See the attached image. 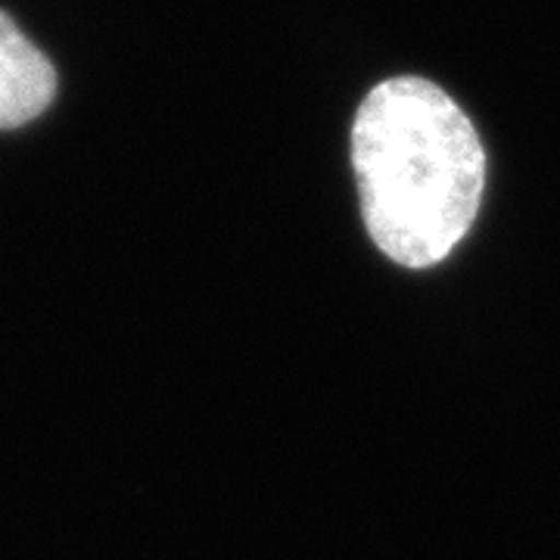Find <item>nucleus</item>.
Listing matches in <instances>:
<instances>
[{
	"mask_svg": "<svg viewBox=\"0 0 560 560\" xmlns=\"http://www.w3.org/2000/svg\"><path fill=\"white\" fill-rule=\"evenodd\" d=\"M57 94L50 60L0 13V128H20L38 119Z\"/></svg>",
	"mask_w": 560,
	"mask_h": 560,
	"instance_id": "2",
	"label": "nucleus"
},
{
	"mask_svg": "<svg viewBox=\"0 0 560 560\" xmlns=\"http://www.w3.org/2000/svg\"><path fill=\"white\" fill-rule=\"evenodd\" d=\"M352 165L371 241L405 268L440 265L480 212V135L433 81L401 75L361 101Z\"/></svg>",
	"mask_w": 560,
	"mask_h": 560,
	"instance_id": "1",
	"label": "nucleus"
}]
</instances>
